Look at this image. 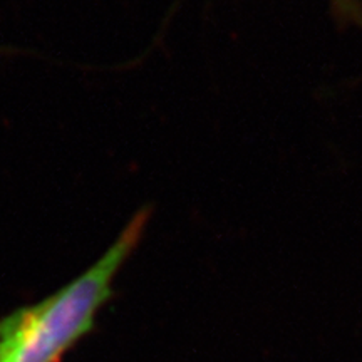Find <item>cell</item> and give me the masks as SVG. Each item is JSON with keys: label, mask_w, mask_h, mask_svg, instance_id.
<instances>
[{"label": "cell", "mask_w": 362, "mask_h": 362, "mask_svg": "<svg viewBox=\"0 0 362 362\" xmlns=\"http://www.w3.org/2000/svg\"><path fill=\"white\" fill-rule=\"evenodd\" d=\"M334 2L337 4V8L339 11H342L344 13H347V16L352 17V19H359L361 13L357 8H359V6H357L356 0H334Z\"/></svg>", "instance_id": "2"}, {"label": "cell", "mask_w": 362, "mask_h": 362, "mask_svg": "<svg viewBox=\"0 0 362 362\" xmlns=\"http://www.w3.org/2000/svg\"><path fill=\"white\" fill-rule=\"evenodd\" d=\"M148 210L138 211L96 264L61 291L0 320V362H57L93 329L112 282L138 247Z\"/></svg>", "instance_id": "1"}]
</instances>
